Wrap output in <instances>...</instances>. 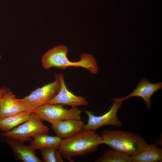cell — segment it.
<instances>
[{"instance_id":"cell-8","label":"cell","mask_w":162,"mask_h":162,"mask_svg":"<svg viewBox=\"0 0 162 162\" xmlns=\"http://www.w3.org/2000/svg\"><path fill=\"white\" fill-rule=\"evenodd\" d=\"M162 83H153L149 82L146 79H141L136 88L128 95L122 98H113L111 99L113 102H121L131 98L137 97L142 98L144 101L146 108L149 110L152 106L151 98L156 91L161 89Z\"/></svg>"},{"instance_id":"cell-16","label":"cell","mask_w":162,"mask_h":162,"mask_svg":"<svg viewBox=\"0 0 162 162\" xmlns=\"http://www.w3.org/2000/svg\"><path fill=\"white\" fill-rule=\"evenodd\" d=\"M95 162H131V156L114 150H110L105 152Z\"/></svg>"},{"instance_id":"cell-12","label":"cell","mask_w":162,"mask_h":162,"mask_svg":"<svg viewBox=\"0 0 162 162\" xmlns=\"http://www.w3.org/2000/svg\"><path fill=\"white\" fill-rule=\"evenodd\" d=\"M5 141L10 146L14 156L18 160L24 162H42L36 155L35 150L23 142L6 138Z\"/></svg>"},{"instance_id":"cell-17","label":"cell","mask_w":162,"mask_h":162,"mask_svg":"<svg viewBox=\"0 0 162 162\" xmlns=\"http://www.w3.org/2000/svg\"><path fill=\"white\" fill-rule=\"evenodd\" d=\"M44 162H63V157L58 149L44 148L40 149Z\"/></svg>"},{"instance_id":"cell-5","label":"cell","mask_w":162,"mask_h":162,"mask_svg":"<svg viewBox=\"0 0 162 162\" xmlns=\"http://www.w3.org/2000/svg\"><path fill=\"white\" fill-rule=\"evenodd\" d=\"M33 112L36 113L42 121L52 124L67 120H80L82 111L77 107L68 109L60 104H46L36 108Z\"/></svg>"},{"instance_id":"cell-4","label":"cell","mask_w":162,"mask_h":162,"mask_svg":"<svg viewBox=\"0 0 162 162\" xmlns=\"http://www.w3.org/2000/svg\"><path fill=\"white\" fill-rule=\"evenodd\" d=\"M49 129L38 116L32 112L28 120L9 131L3 132L1 135L6 138L23 142L31 140V137L38 134L48 133Z\"/></svg>"},{"instance_id":"cell-3","label":"cell","mask_w":162,"mask_h":162,"mask_svg":"<svg viewBox=\"0 0 162 162\" xmlns=\"http://www.w3.org/2000/svg\"><path fill=\"white\" fill-rule=\"evenodd\" d=\"M100 136L103 144L130 156L138 154L148 145L138 134L122 130L105 129Z\"/></svg>"},{"instance_id":"cell-18","label":"cell","mask_w":162,"mask_h":162,"mask_svg":"<svg viewBox=\"0 0 162 162\" xmlns=\"http://www.w3.org/2000/svg\"><path fill=\"white\" fill-rule=\"evenodd\" d=\"M10 90L9 88L6 86H3L0 87V100L4 95Z\"/></svg>"},{"instance_id":"cell-9","label":"cell","mask_w":162,"mask_h":162,"mask_svg":"<svg viewBox=\"0 0 162 162\" xmlns=\"http://www.w3.org/2000/svg\"><path fill=\"white\" fill-rule=\"evenodd\" d=\"M58 75L60 82L58 92L46 104L65 105L71 107L88 105V102L86 98L76 95L68 89L65 83L63 74L61 73Z\"/></svg>"},{"instance_id":"cell-14","label":"cell","mask_w":162,"mask_h":162,"mask_svg":"<svg viewBox=\"0 0 162 162\" xmlns=\"http://www.w3.org/2000/svg\"><path fill=\"white\" fill-rule=\"evenodd\" d=\"M30 142V146L35 150L44 148L58 149L62 139L56 136H51L47 133L38 134L34 136Z\"/></svg>"},{"instance_id":"cell-1","label":"cell","mask_w":162,"mask_h":162,"mask_svg":"<svg viewBox=\"0 0 162 162\" xmlns=\"http://www.w3.org/2000/svg\"><path fill=\"white\" fill-rule=\"evenodd\" d=\"M103 144L101 137L94 130H82L74 136L62 140L58 151L63 158L74 162L72 157L96 151Z\"/></svg>"},{"instance_id":"cell-7","label":"cell","mask_w":162,"mask_h":162,"mask_svg":"<svg viewBox=\"0 0 162 162\" xmlns=\"http://www.w3.org/2000/svg\"><path fill=\"white\" fill-rule=\"evenodd\" d=\"M122 103L121 102H113L109 111L101 116H95L92 112L84 110L88 119L87 123L84 125L83 130L95 131L98 128L105 125L122 127L123 124L118 118L117 113Z\"/></svg>"},{"instance_id":"cell-13","label":"cell","mask_w":162,"mask_h":162,"mask_svg":"<svg viewBox=\"0 0 162 162\" xmlns=\"http://www.w3.org/2000/svg\"><path fill=\"white\" fill-rule=\"evenodd\" d=\"M159 142L147 146L138 154L131 156V162H159L162 160V149L158 147Z\"/></svg>"},{"instance_id":"cell-6","label":"cell","mask_w":162,"mask_h":162,"mask_svg":"<svg viewBox=\"0 0 162 162\" xmlns=\"http://www.w3.org/2000/svg\"><path fill=\"white\" fill-rule=\"evenodd\" d=\"M55 80L42 87L38 88L28 95L20 99L27 110L33 112L38 107L46 104L58 92L60 82L58 74H55Z\"/></svg>"},{"instance_id":"cell-10","label":"cell","mask_w":162,"mask_h":162,"mask_svg":"<svg viewBox=\"0 0 162 162\" xmlns=\"http://www.w3.org/2000/svg\"><path fill=\"white\" fill-rule=\"evenodd\" d=\"M27 111L20 99L10 90L6 92L0 100V118L14 116Z\"/></svg>"},{"instance_id":"cell-2","label":"cell","mask_w":162,"mask_h":162,"mask_svg":"<svg viewBox=\"0 0 162 162\" xmlns=\"http://www.w3.org/2000/svg\"><path fill=\"white\" fill-rule=\"evenodd\" d=\"M67 47L60 45L48 50L42 57L41 62L43 67L49 69L55 67L60 69H65L71 67H82L88 70L92 74H96L98 70L96 60L90 54L83 53L79 61L73 62L68 58L67 55Z\"/></svg>"},{"instance_id":"cell-11","label":"cell","mask_w":162,"mask_h":162,"mask_svg":"<svg viewBox=\"0 0 162 162\" xmlns=\"http://www.w3.org/2000/svg\"><path fill=\"white\" fill-rule=\"evenodd\" d=\"M84 122L70 119L61 121L52 124L51 128L56 136L62 140L68 138L83 129Z\"/></svg>"},{"instance_id":"cell-15","label":"cell","mask_w":162,"mask_h":162,"mask_svg":"<svg viewBox=\"0 0 162 162\" xmlns=\"http://www.w3.org/2000/svg\"><path fill=\"white\" fill-rule=\"evenodd\" d=\"M32 112L26 111L14 116L0 118V130L3 132L10 130L28 120Z\"/></svg>"}]
</instances>
